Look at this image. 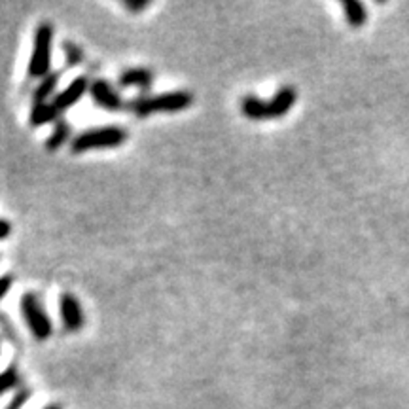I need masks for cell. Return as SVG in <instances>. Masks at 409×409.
I'll return each mask as SVG.
<instances>
[{"label": "cell", "instance_id": "cell-4", "mask_svg": "<svg viewBox=\"0 0 409 409\" xmlns=\"http://www.w3.org/2000/svg\"><path fill=\"white\" fill-rule=\"evenodd\" d=\"M52 52H54V25L44 21L36 27L32 55L29 61V76L44 78L52 72Z\"/></svg>", "mask_w": 409, "mask_h": 409}, {"label": "cell", "instance_id": "cell-20", "mask_svg": "<svg viewBox=\"0 0 409 409\" xmlns=\"http://www.w3.org/2000/svg\"><path fill=\"white\" fill-rule=\"evenodd\" d=\"M44 409H61V405H55V403H52V405H46Z\"/></svg>", "mask_w": 409, "mask_h": 409}, {"label": "cell", "instance_id": "cell-9", "mask_svg": "<svg viewBox=\"0 0 409 409\" xmlns=\"http://www.w3.org/2000/svg\"><path fill=\"white\" fill-rule=\"evenodd\" d=\"M118 83L121 88H141L150 89L154 83V72L144 69V66H135L127 69L118 76Z\"/></svg>", "mask_w": 409, "mask_h": 409}, {"label": "cell", "instance_id": "cell-12", "mask_svg": "<svg viewBox=\"0 0 409 409\" xmlns=\"http://www.w3.org/2000/svg\"><path fill=\"white\" fill-rule=\"evenodd\" d=\"M341 6H343L345 19L350 27H362L368 21V10L358 0H343Z\"/></svg>", "mask_w": 409, "mask_h": 409}, {"label": "cell", "instance_id": "cell-19", "mask_svg": "<svg viewBox=\"0 0 409 409\" xmlns=\"http://www.w3.org/2000/svg\"><path fill=\"white\" fill-rule=\"evenodd\" d=\"M10 233H12V224L8 220L0 218V241L10 237Z\"/></svg>", "mask_w": 409, "mask_h": 409}, {"label": "cell", "instance_id": "cell-5", "mask_svg": "<svg viewBox=\"0 0 409 409\" xmlns=\"http://www.w3.org/2000/svg\"><path fill=\"white\" fill-rule=\"evenodd\" d=\"M21 314H23L25 324L30 330V333L35 336L36 341H46L52 338L54 333V324L48 313L42 307L40 300L32 292H27L21 297Z\"/></svg>", "mask_w": 409, "mask_h": 409}, {"label": "cell", "instance_id": "cell-3", "mask_svg": "<svg viewBox=\"0 0 409 409\" xmlns=\"http://www.w3.org/2000/svg\"><path fill=\"white\" fill-rule=\"evenodd\" d=\"M127 141V131L116 125H107V127H95L88 129L72 136L71 152L72 154H85L91 150L102 148H118Z\"/></svg>", "mask_w": 409, "mask_h": 409}, {"label": "cell", "instance_id": "cell-8", "mask_svg": "<svg viewBox=\"0 0 409 409\" xmlns=\"http://www.w3.org/2000/svg\"><path fill=\"white\" fill-rule=\"evenodd\" d=\"M89 83L91 82H89L85 76H78L74 78L63 91L55 93L52 105H54V108L57 110V114H63L66 112V110H71L76 102L82 101L83 95L89 93Z\"/></svg>", "mask_w": 409, "mask_h": 409}, {"label": "cell", "instance_id": "cell-2", "mask_svg": "<svg viewBox=\"0 0 409 409\" xmlns=\"http://www.w3.org/2000/svg\"><path fill=\"white\" fill-rule=\"evenodd\" d=\"M194 105L190 91H169L160 95H138L129 101L127 110L136 118H146L152 114H174L188 110Z\"/></svg>", "mask_w": 409, "mask_h": 409}, {"label": "cell", "instance_id": "cell-13", "mask_svg": "<svg viewBox=\"0 0 409 409\" xmlns=\"http://www.w3.org/2000/svg\"><path fill=\"white\" fill-rule=\"evenodd\" d=\"M61 72H49L48 76H44L36 85L35 93H32V101L35 102H48V99L54 95V91L57 89V83H59Z\"/></svg>", "mask_w": 409, "mask_h": 409}, {"label": "cell", "instance_id": "cell-15", "mask_svg": "<svg viewBox=\"0 0 409 409\" xmlns=\"http://www.w3.org/2000/svg\"><path fill=\"white\" fill-rule=\"evenodd\" d=\"M18 385H19V374L13 366L12 368L4 369V372L0 374V394H4V392Z\"/></svg>", "mask_w": 409, "mask_h": 409}, {"label": "cell", "instance_id": "cell-7", "mask_svg": "<svg viewBox=\"0 0 409 409\" xmlns=\"http://www.w3.org/2000/svg\"><path fill=\"white\" fill-rule=\"evenodd\" d=\"M59 314L61 322H63V328H65V332L69 333L80 332L83 328V324H85V314H83L82 303H80V300H78L74 294H71V292L61 294Z\"/></svg>", "mask_w": 409, "mask_h": 409}, {"label": "cell", "instance_id": "cell-17", "mask_svg": "<svg viewBox=\"0 0 409 409\" xmlns=\"http://www.w3.org/2000/svg\"><path fill=\"white\" fill-rule=\"evenodd\" d=\"M124 6L133 13H138L150 6V0H124Z\"/></svg>", "mask_w": 409, "mask_h": 409}, {"label": "cell", "instance_id": "cell-16", "mask_svg": "<svg viewBox=\"0 0 409 409\" xmlns=\"http://www.w3.org/2000/svg\"><path fill=\"white\" fill-rule=\"evenodd\" d=\"M30 394H32V391L30 389H27V386H21L18 392H16V396L12 398V402L8 403L6 409H21L27 403V400L30 398Z\"/></svg>", "mask_w": 409, "mask_h": 409}, {"label": "cell", "instance_id": "cell-14", "mask_svg": "<svg viewBox=\"0 0 409 409\" xmlns=\"http://www.w3.org/2000/svg\"><path fill=\"white\" fill-rule=\"evenodd\" d=\"M63 52H65V59L69 66H80L83 63V49L78 44L65 42L63 44Z\"/></svg>", "mask_w": 409, "mask_h": 409}, {"label": "cell", "instance_id": "cell-10", "mask_svg": "<svg viewBox=\"0 0 409 409\" xmlns=\"http://www.w3.org/2000/svg\"><path fill=\"white\" fill-rule=\"evenodd\" d=\"M72 136V129L71 124L66 121L65 118H59L55 121L54 131H52V135L46 138V143H44V148L48 150V152H57L61 146H65L69 141H71Z\"/></svg>", "mask_w": 409, "mask_h": 409}, {"label": "cell", "instance_id": "cell-1", "mask_svg": "<svg viewBox=\"0 0 409 409\" xmlns=\"http://www.w3.org/2000/svg\"><path fill=\"white\" fill-rule=\"evenodd\" d=\"M297 101V91L294 85H285L277 91V95L271 101H261L254 95H244L241 99V112L244 118L252 121H261V119H275L283 118L285 114L292 110V107Z\"/></svg>", "mask_w": 409, "mask_h": 409}, {"label": "cell", "instance_id": "cell-11", "mask_svg": "<svg viewBox=\"0 0 409 409\" xmlns=\"http://www.w3.org/2000/svg\"><path fill=\"white\" fill-rule=\"evenodd\" d=\"M57 110L54 108L52 102H35L32 108H30L29 114V125L30 127H42V125L52 124V121H57Z\"/></svg>", "mask_w": 409, "mask_h": 409}, {"label": "cell", "instance_id": "cell-18", "mask_svg": "<svg viewBox=\"0 0 409 409\" xmlns=\"http://www.w3.org/2000/svg\"><path fill=\"white\" fill-rule=\"evenodd\" d=\"M13 286V277L12 275H2L0 277V302L4 300V297L10 294V290H12Z\"/></svg>", "mask_w": 409, "mask_h": 409}, {"label": "cell", "instance_id": "cell-6", "mask_svg": "<svg viewBox=\"0 0 409 409\" xmlns=\"http://www.w3.org/2000/svg\"><path fill=\"white\" fill-rule=\"evenodd\" d=\"M89 95H91L97 107L107 110V112H119V110L127 108L125 101L118 93V89L107 80H102V78H97V80L89 83Z\"/></svg>", "mask_w": 409, "mask_h": 409}]
</instances>
